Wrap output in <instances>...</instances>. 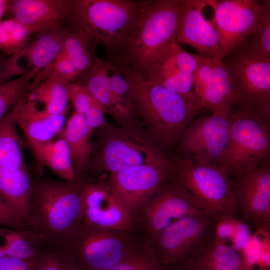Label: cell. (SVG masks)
Instances as JSON below:
<instances>
[{
	"mask_svg": "<svg viewBox=\"0 0 270 270\" xmlns=\"http://www.w3.org/2000/svg\"><path fill=\"white\" fill-rule=\"evenodd\" d=\"M36 270H80L58 244L44 246L38 257Z\"/></svg>",
	"mask_w": 270,
	"mask_h": 270,
	"instance_id": "cell-34",
	"label": "cell"
},
{
	"mask_svg": "<svg viewBox=\"0 0 270 270\" xmlns=\"http://www.w3.org/2000/svg\"><path fill=\"white\" fill-rule=\"evenodd\" d=\"M214 10L211 22L220 39L222 59L255 31L264 14L266 0H209Z\"/></svg>",
	"mask_w": 270,
	"mask_h": 270,
	"instance_id": "cell-15",
	"label": "cell"
},
{
	"mask_svg": "<svg viewBox=\"0 0 270 270\" xmlns=\"http://www.w3.org/2000/svg\"><path fill=\"white\" fill-rule=\"evenodd\" d=\"M38 257V255L29 258L10 256L1 258L0 270H36Z\"/></svg>",
	"mask_w": 270,
	"mask_h": 270,
	"instance_id": "cell-42",
	"label": "cell"
},
{
	"mask_svg": "<svg viewBox=\"0 0 270 270\" xmlns=\"http://www.w3.org/2000/svg\"><path fill=\"white\" fill-rule=\"evenodd\" d=\"M120 70L128 82L134 110L146 122L154 140L164 146L180 140L189 124L203 108L130 67H122Z\"/></svg>",
	"mask_w": 270,
	"mask_h": 270,
	"instance_id": "cell-2",
	"label": "cell"
},
{
	"mask_svg": "<svg viewBox=\"0 0 270 270\" xmlns=\"http://www.w3.org/2000/svg\"><path fill=\"white\" fill-rule=\"evenodd\" d=\"M50 74L67 84L79 75L72 60L62 51L52 64Z\"/></svg>",
	"mask_w": 270,
	"mask_h": 270,
	"instance_id": "cell-39",
	"label": "cell"
},
{
	"mask_svg": "<svg viewBox=\"0 0 270 270\" xmlns=\"http://www.w3.org/2000/svg\"><path fill=\"white\" fill-rule=\"evenodd\" d=\"M68 84L56 78L50 72L38 84L36 80L32 81L26 94V100L36 105L42 104V109L50 114L66 113Z\"/></svg>",
	"mask_w": 270,
	"mask_h": 270,
	"instance_id": "cell-27",
	"label": "cell"
},
{
	"mask_svg": "<svg viewBox=\"0 0 270 270\" xmlns=\"http://www.w3.org/2000/svg\"><path fill=\"white\" fill-rule=\"evenodd\" d=\"M73 6L74 0H11L6 14L40 31L54 30L74 28Z\"/></svg>",
	"mask_w": 270,
	"mask_h": 270,
	"instance_id": "cell-21",
	"label": "cell"
},
{
	"mask_svg": "<svg viewBox=\"0 0 270 270\" xmlns=\"http://www.w3.org/2000/svg\"><path fill=\"white\" fill-rule=\"evenodd\" d=\"M28 90L10 110L12 115L23 131L29 144L52 140L62 130L66 113L50 114L26 100V94Z\"/></svg>",
	"mask_w": 270,
	"mask_h": 270,
	"instance_id": "cell-23",
	"label": "cell"
},
{
	"mask_svg": "<svg viewBox=\"0 0 270 270\" xmlns=\"http://www.w3.org/2000/svg\"><path fill=\"white\" fill-rule=\"evenodd\" d=\"M106 270H166L146 244Z\"/></svg>",
	"mask_w": 270,
	"mask_h": 270,
	"instance_id": "cell-35",
	"label": "cell"
},
{
	"mask_svg": "<svg viewBox=\"0 0 270 270\" xmlns=\"http://www.w3.org/2000/svg\"><path fill=\"white\" fill-rule=\"evenodd\" d=\"M229 116L214 112L193 120L180 140L185 158L220 166L229 140Z\"/></svg>",
	"mask_w": 270,
	"mask_h": 270,
	"instance_id": "cell-13",
	"label": "cell"
},
{
	"mask_svg": "<svg viewBox=\"0 0 270 270\" xmlns=\"http://www.w3.org/2000/svg\"><path fill=\"white\" fill-rule=\"evenodd\" d=\"M168 180L134 214V230L145 244L174 220L204 214L184 188Z\"/></svg>",
	"mask_w": 270,
	"mask_h": 270,
	"instance_id": "cell-10",
	"label": "cell"
},
{
	"mask_svg": "<svg viewBox=\"0 0 270 270\" xmlns=\"http://www.w3.org/2000/svg\"><path fill=\"white\" fill-rule=\"evenodd\" d=\"M84 181L67 182L38 178L32 180L25 230L44 244H60L82 222Z\"/></svg>",
	"mask_w": 270,
	"mask_h": 270,
	"instance_id": "cell-1",
	"label": "cell"
},
{
	"mask_svg": "<svg viewBox=\"0 0 270 270\" xmlns=\"http://www.w3.org/2000/svg\"><path fill=\"white\" fill-rule=\"evenodd\" d=\"M112 64L98 58H93L91 66L81 76L80 84L88 90L95 100L116 117L123 118L112 95L108 80V72Z\"/></svg>",
	"mask_w": 270,
	"mask_h": 270,
	"instance_id": "cell-28",
	"label": "cell"
},
{
	"mask_svg": "<svg viewBox=\"0 0 270 270\" xmlns=\"http://www.w3.org/2000/svg\"><path fill=\"white\" fill-rule=\"evenodd\" d=\"M229 116V140L220 166L236 178L269 162L270 127L260 116L245 108Z\"/></svg>",
	"mask_w": 270,
	"mask_h": 270,
	"instance_id": "cell-6",
	"label": "cell"
},
{
	"mask_svg": "<svg viewBox=\"0 0 270 270\" xmlns=\"http://www.w3.org/2000/svg\"><path fill=\"white\" fill-rule=\"evenodd\" d=\"M16 124L10 110L0 120V168L29 172L24 160V143Z\"/></svg>",
	"mask_w": 270,
	"mask_h": 270,
	"instance_id": "cell-29",
	"label": "cell"
},
{
	"mask_svg": "<svg viewBox=\"0 0 270 270\" xmlns=\"http://www.w3.org/2000/svg\"><path fill=\"white\" fill-rule=\"evenodd\" d=\"M175 268L179 270H255L244 251L218 240L215 234L184 263Z\"/></svg>",
	"mask_w": 270,
	"mask_h": 270,
	"instance_id": "cell-22",
	"label": "cell"
},
{
	"mask_svg": "<svg viewBox=\"0 0 270 270\" xmlns=\"http://www.w3.org/2000/svg\"><path fill=\"white\" fill-rule=\"evenodd\" d=\"M8 60V58L4 57L0 52V78L3 72L4 66H5L6 62Z\"/></svg>",
	"mask_w": 270,
	"mask_h": 270,
	"instance_id": "cell-45",
	"label": "cell"
},
{
	"mask_svg": "<svg viewBox=\"0 0 270 270\" xmlns=\"http://www.w3.org/2000/svg\"><path fill=\"white\" fill-rule=\"evenodd\" d=\"M40 72L28 74L0 82V120L14 106Z\"/></svg>",
	"mask_w": 270,
	"mask_h": 270,
	"instance_id": "cell-33",
	"label": "cell"
},
{
	"mask_svg": "<svg viewBox=\"0 0 270 270\" xmlns=\"http://www.w3.org/2000/svg\"><path fill=\"white\" fill-rule=\"evenodd\" d=\"M198 56L194 88L201 106L229 115L233 106L242 102L236 80L222 60Z\"/></svg>",
	"mask_w": 270,
	"mask_h": 270,
	"instance_id": "cell-16",
	"label": "cell"
},
{
	"mask_svg": "<svg viewBox=\"0 0 270 270\" xmlns=\"http://www.w3.org/2000/svg\"><path fill=\"white\" fill-rule=\"evenodd\" d=\"M162 154L136 132L118 130L106 139L93 166L112 174L148 164Z\"/></svg>",
	"mask_w": 270,
	"mask_h": 270,
	"instance_id": "cell-17",
	"label": "cell"
},
{
	"mask_svg": "<svg viewBox=\"0 0 270 270\" xmlns=\"http://www.w3.org/2000/svg\"><path fill=\"white\" fill-rule=\"evenodd\" d=\"M144 244L134 230H104L80 224L58 245L80 270H106Z\"/></svg>",
	"mask_w": 270,
	"mask_h": 270,
	"instance_id": "cell-4",
	"label": "cell"
},
{
	"mask_svg": "<svg viewBox=\"0 0 270 270\" xmlns=\"http://www.w3.org/2000/svg\"><path fill=\"white\" fill-rule=\"evenodd\" d=\"M32 180L29 172L0 168V194L25 224L28 220Z\"/></svg>",
	"mask_w": 270,
	"mask_h": 270,
	"instance_id": "cell-25",
	"label": "cell"
},
{
	"mask_svg": "<svg viewBox=\"0 0 270 270\" xmlns=\"http://www.w3.org/2000/svg\"><path fill=\"white\" fill-rule=\"evenodd\" d=\"M112 73L109 74L108 80L114 99L123 118L128 116L134 110L132 102L129 93L126 79L120 69L113 65Z\"/></svg>",
	"mask_w": 270,
	"mask_h": 270,
	"instance_id": "cell-36",
	"label": "cell"
},
{
	"mask_svg": "<svg viewBox=\"0 0 270 270\" xmlns=\"http://www.w3.org/2000/svg\"><path fill=\"white\" fill-rule=\"evenodd\" d=\"M234 216L257 232L270 230V164L232 180Z\"/></svg>",
	"mask_w": 270,
	"mask_h": 270,
	"instance_id": "cell-12",
	"label": "cell"
},
{
	"mask_svg": "<svg viewBox=\"0 0 270 270\" xmlns=\"http://www.w3.org/2000/svg\"><path fill=\"white\" fill-rule=\"evenodd\" d=\"M0 226L23 231L25 230L24 223L22 219L0 194Z\"/></svg>",
	"mask_w": 270,
	"mask_h": 270,
	"instance_id": "cell-40",
	"label": "cell"
},
{
	"mask_svg": "<svg viewBox=\"0 0 270 270\" xmlns=\"http://www.w3.org/2000/svg\"><path fill=\"white\" fill-rule=\"evenodd\" d=\"M240 220L234 216L226 214L220 217L218 220L216 226V237L226 242L232 241Z\"/></svg>",
	"mask_w": 270,
	"mask_h": 270,
	"instance_id": "cell-41",
	"label": "cell"
},
{
	"mask_svg": "<svg viewBox=\"0 0 270 270\" xmlns=\"http://www.w3.org/2000/svg\"><path fill=\"white\" fill-rule=\"evenodd\" d=\"M92 132L84 116L74 110L60 132L68 144L76 181L82 180L89 164L94 148Z\"/></svg>",
	"mask_w": 270,
	"mask_h": 270,
	"instance_id": "cell-24",
	"label": "cell"
},
{
	"mask_svg": "<svg viewBox=\"0 0 270 270\" xmlns=\"http://www.w3.org/2000/svg\"><path fill=\"white\" fill-rule=\"evenodd\" d=\"M44 245L32 234L12 228H0V258L36 257Z\"/></svg>",
	"mask_w": 270,
	"mask_h": 270,
	"instance_id": "cell-30",
	"label": "cell"
},
{
	"mask_svg": "<svg viewBox=\"0 0 270 270\" xmlns=\"http://www.w3.org/2000/svg\"><path fill=\"white\" fill-rule=\"evenodd\" d=\"M40 31L37 27L14 18L3 19L0 21V52L11 56L25 47L30 38Z\"/></svg>",
	"mask_w": 270,
	"mask_h": 270,
	"instance_id": "cell-31",
	"label": "cell"
},
{
	"mask_svg": "<svg viewBox=\"0 0 270 270\" xmlns=\"http://www.w3.org/2000/svg\"><path fill=\"white\" fill-rule=\"evenodd\" d=\"M55 140L30 144L38 162L45 165L63 180L76 181L68 144L60 133Z\"/></svg>",
	"mask_w": 270,
	"mask_h": 270,
	"instance_id": "cell-26",
	"label": "cell"
},
{
	"mask_svg": "<svg viewBox=\"0 0 270 270\" xmlns=\"http://www.w3.org/2000/svg\"><path fill=\"white\" fill-rule=\"evenodd\" d=\"M216 222L204 214L186 216L172 222L145 244L164 268H177L215 234Z\"/></svg>",
	"mask_w": 270,
	"mask_h": 270,
	"instance_id": "cell-9",
	"label": "cell"
},
{
	"mask_svg": "<svg viewBox=\"0 0 270 270\" xmlns=\"http://www.w3.org/2000/svg\"><path fill=\"white\" fill-rule=\"evenodd\" d=\"M92 38L84 30L74 28L66 35L62 52L72 60L79 75L92 65ZM78 75V76H79Z\"/></svg>",
	"mask_w": 270,
	"mask_h": 270,
	"instance_id": "cell-32",
	"label": "cell"
},
{
	"mask_svg": "<svg viewBox=\"0 0 270 270\" xmlns=\"http://www.w3.org/2000/svg\"><path fill=\"white\" fill-rule=\"evenodd\" d=\"M82 196L81 224L104 230L134 231L132 214L108 184L84 182Z\"/></svg>",
	"mask_w": 270,
	"mask_h": 270,
	"instance_id": "cell-18",
	"label": "cell"
},
{
	"mask_svg": "<svg viewBox=\"0 0 270 270\" xmlns=\"http://www.w3.org/2000/svg\"><path fill=\"white\" fill-rule=\"evenodd\" d=\"M266 0L265 9L260 21L252 38L250 44L253 48L260 54L270 58V5Z\"/></svg>",
	"mask_w": 270,
	"mask_h": 270,
	"instance_id": "cell-37",
	"label": "cell"
},
{
	"mask_svg": "<svg viewBox=\"0 0 270 270\" xmlns=\"http://www.w3.org/2000/svg\"><path fill=\"white\" fill-rule=\"evenodd\" d=\"M68 98L74 111L84 116L94 104L98 102L84 86L78 83L70 82L68 85Z\"/></svg>",
	"mask_w": 270,
	"mask_h": 270,
	"instance_id": "cell-38",
	"label": "cell"
},
{
	"mask_svg": "<svg viewBox=\"0 0 270 270\" xmlns=\"http://www.w3.org/2000/svg\"><path fill=\"white\" fill-rule=\"evenodd\" d=\"M198 64V55L185 51L176 40L162 49L140 73L188 102L202 107L194 88Z\"/></svg>",
	"mask_w": 270,
	"mask_h": 270,
	"instance_id": "cell-11",
	"label": "cell"
},
{
	"mask_svg": "<svg viewBox=\"0 0 270 270\" xmlns=\"http://www.w3.org/2000/svg\"><path fill=\"white\" fill-rule=\"evenodd\" d=\"M170 180L184 188L205 214L234 216L232 180L222 167L184 158L174 164Z\"/></svg>",
	"mask_w": 270,
	"mask_h": 270,
	"instance_id": "cell-5",
	"label": "cell"
},
{
	"mask_svg": "<svg viewBox=\"0 0 270 270\" xmlns=\"http://www.w3.org/2000/svg\"><path fill=\"white\" fill-rule=\"evenodd\" d=\"M72 29L39 32L34 40L8 58L0 82L16 76L40 72L50 66L62 51L64 38Z\"/></svg>",
	"mask_w": 270,
	"mask_h": 270,
	"instance_id": "cell-20",
	"label": "cell"
},
{
	"mask_svg": "<svg viewBox=\"0 0 270 270\" xmlns=\"http://www.w3.org/2000/svg\"><path fill=\"white\" fill-rule=\"evenodd\" d=\"M138 2L124 0H74L72 24L94 43L118 48L135 16Z\"/></svg>",
	"mask_w": 270,
	"mask_h": 270,
	"instance_id": "cell-7",
	"label": "cell"
},
{
	"mask_svg": "<svg viewBox=\"0 0 270 270\" xmlns=\"http://www.w3.org/2000/svg\"><path fill=\"white\" fill-rule=\"evenodd\" d=\"M180 4V0L138 2L134 18L118 48L134 70L142 72L162 49L176 40Z\"/></svg>",
	"mask_w": 270,
	"mask_h": 270,
	"instance_id": "cell-3",
	"label": "cell"
},
{
	"mask_svg": "<svg viewBox=\"0 0 270 270\" xmlns=\"http://www.w3.org/2000/svg\"><path fill=\"white\" fill-rule=\"evenodd\" d=\"M105 108L98 102L94 104L84 116L86 122L92 132L94 130L106 124L104 114Z\"/></svg>",
	"mask_w": 270,
	"mask_h": 270,
	"instance_id": "cell-43",
	"label": "cell"
},
{
	"mask_svg": "<svg viewBox=\"0 0 270 270\" xmlns=\"http://www.w3.org/2000/svg\"><path fill=\"white\" fill-rule=\"evenodd\" d=\"M10 2L11 0H0V21L5 16Z\"/></svg>",
	"mask_w": 270,
	"mask_h": 270,
	"instance_id": "cell-44",
	"label": "cell"
},
{
	"mask_svg": "<svg viewBox=\"0 0 270 270\" xmlns=\"http://www.w3.org/2000/svg\"><path fill=\"white\" fill-rule=\"evenodd\" d=\"M208 0H180L176 40L194 48L198 55L222 60L218 33L202 14Z\"/></svg>",
	"mask_w": 270,
	"mask_h": 270,
	"instance_id": "cell-19",
	"label": "cell"
},
{
	"mask_svg": "<svg viewBox=\"0 0 270 270\" xmlns=\"http://www.w3.org/2000/svg\"><path fill=\"white\" fill-rule=\"evenodd\" d=\"M166 270H179L174 268H170V269H166Z\"/></svg>",
	"mask_w": 270,
	"mask_h": 270,
	"instance_id": "cell-46",
	"label": "cell"
},
{
	"mask_svg": "<svg viewBox=\"0 0 270 270\" xmlns=\"http://www.w3.org/2000/svg\"><path fill=\"white\" fill-rule=\"evenodd\" d=\"M174 168L163 154L148 164L110 174L108 184L133 214L170 178Z\"/></svg>",
	"mask_w": 270,
	"mask_h": 270,
	"instance_id": "cell-14",
	"label": "cell"
},
{
	"mask_svg": "<svg viewBox=\"0 0 270 270\" xmlns=\"http://www.w3.org/2000/svg\"><path fill=\"white\" fill-rule=\"evenodd\" d=\"M236 80L242 94L241 108L267 124L270 118V58L255 50L246 39L222 60Z\"/></svg>",
	"mask_w": 270,
	"mask_h": 270,
	"instance_id": "cell-8",
	"label": "cell"
}]
</instances>
